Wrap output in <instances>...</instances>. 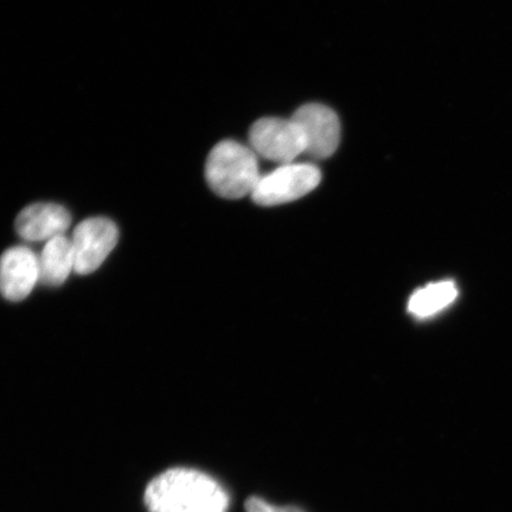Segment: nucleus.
Masks as SVG:
<instances>
[{"mask_svg":"<svg viewBox=\"0 0 512 512\" xmlns=\"http://www.w3.org/2000/svg\"><path fill=\"white\" fill-rule=\"evenodd\" d=\"M149 512H228L229 495L213 477L176 467L152 479L145 490Z\"/></svg>","mask_w":512,"mask_h":512,"instance_id":"nucleus-1","label":"nucleus"},{"mask_svg":"<svg viewBox=\"0 0 512 512\" xmlns=\"http://www.w3.org/2000/svg\"><path fill=\"white\" fill-rule=\"evenodd\" d=\"M260 178L258 155L251 146L224 140L209 153L206 179L216 195L227 200L252 196Z\"/></svg>","mask_w":512,"mask_h":512,"instance_id":"nucleus-2","label":"nucleus"},{"mask_svg":"<svg viewBox=\"0 0 512 512\" xmlns=\"http://www.w3.org/2000/svg\"><path fill=\"white\" fill-rule=\"evenodd\" d=\"M320 179L322 174L316 165L284 164L270 174L261 176L252 198L259 206H280L310 194L318 187Z\"/></svg>","mask_w":512,"mask_h":512,"instance_id":"nucleus-3","label":"nucleus"},{"mask_svg":"<svg viewBox=\"0 0 512 512\" xmlns=\"http://www.w3.org/2000/svg\"><path fill=\"white\" fill-rule=\"evenodd\" d=\"M249 142L256 155L281 165L292 163L306 152L302 128L292 118L256 121L249 131Z\"/></svg>","mask_w":512,"mask_h":512,"instance_id":"nucleus-4","label":"nucleus"},{"mask_svg":"<svg viewBox=\"0 0 512 512\" xmlns=\"http://www.w3.org/2000/svg\"><path fill=\"white\" fill-rule=\"evenodd\" d=\"M119 240L117 224L107 217H89L74 229L72 238L74 272L89 275L98 271Z\"/></svg>","mask_w":512,"mask_h":512,"instance_id":"nucleus-5","label":"nucleus"},{"mask_svg":"<svg viewBox=\"0 0 512 512\" xmlns=\"http://www.w3.org/2000/svg\"><path fill=\"white\" fill-rule=\"evenodd\" d=\"M292 119L302 128L307 155L316 159L334 155L341 142V123L330 107L307 104L298 108Z\"/></svg>","mask_w":512,"mask_h":512,"instance_id":"nucleus-6","label":"nucleus"},{"mask_svg":"<svg viewBox=\"0 0 512 512\" xmlns=\"http://www.w3.org/2000/svg\"><path fill=\"white\" fill-rule=\"evenodd\" d=\"M38 283V255L25 246L6 249L0 256V294L9 302H22Z\"/></svg>","mask_w":512,"mask_h":512,"instance_id":"nucleus-7","label":"nucleus"},{"mask_svg":"<svg viewBox=\"0 0 512 512\" xmlns=\"http://www.w3.org/2000/svg\"><path fill=\"white\" fill-rule=\"evenodd\" d=\"M72 224L68 209L57 203H34L18 214L15 228L24 241L47 242L66 235Z\"/></svg>","mask_w":512,"mask_h":512,"instance_id":"nucleus-8","label":"nucleus"},{"mask_svg":"<svg viewBox=\"0 0 512 512\" xmlns=\"http://www.w3.org/2000/svg\"><path fill=\"white\" fill-rule=\"evenodd\" d=\"M38 264L41 284L57 287L66 283L70 273L74 272V254L70 238L60 235L47 241L38 255Z\"/></svg>","mask_w":512,"mask_h":512,"instance_id":"nucleus-9","label":"nucleus"},{"mask_svg":"<svg viewBox=\"0 0 512 512\" xmlns=\"http://www.w3.org/2000/svg\"><path fill=\"white\" fill-rule=\"evenodd\" d=\"M458 287L452 280L438 281L419 288L408 302V311L416 318H430L456 302Z\"/></svg>","mask_w":512,"mask_h":512,"instance_id":"nucleus-10","label":"nucleus"},{"mask_svg":"<svg viewBox=\"0 0 512 512\" xmlns=\"http://www.w3.org/2000/svg\"><path fill=\"white\" fill-rule=\"evenodd\" d=\"M246 512H304L297 507H275L260 497H251L246 502Z\"/></svg>","mask_w":512,"mask_h":512,"instance_id":"nucleus-11","label":"nucleus"}]
</instances>
